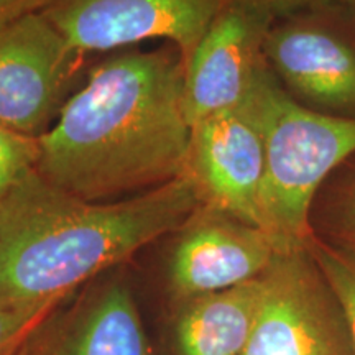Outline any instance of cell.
<instances>
[{
    "mask_svg": "<svg viewBox=\"0 0 355 355\" xmlns=\"http://www.w3.org/2000/svg\"><path fill=\"white\" fill-rule=\"evenodd\" d=\"M277 21L259 0H224L186 63L191 125L250 97L270 69L265 44Z\"/></svg>",
    "mask_w": 355,
    "mask_h": 355,
    "instance_id": "52a82bcc",
    "label": "cell"
},
{
    "mask_svg": "<svg viewBox=\"0 0 355 355\" xmlns=\"http://www.w3.org/2000/svg\"><path fill=\"white\" fill-rule=\"evenodd\" d=\"M311 229L319 241L355 257V155L319 191Z\"/></svg>",
    "mask_w": 355,
    "mask_h": 355,
    "instance_id": "4fadbf2b",
    "label": "cell"
},
{
    "mask_svg": "<svg viewBox=\"0 0 355 355\" xmlns=\"http://www.w3.org/2000/svg\"><path fill=\"white\" fill-rule=\"evenodd\" d=\"M202 204L188 171L119 201H87L28 173L0 204V303L38 308L69 298Z\"/></svg>",
    "mask_w": 355,
    "mask_h": 355,
    "instance_id": "7a4b0ae2",
    "label": "cell"
},
{
    "mask_svg": "<svg viewBox=\"0 0 355 355\" xmlns=\"http://www.w3.org/2000/svg\"><path fill=\"white\" fill-rule=\"evenodd\" d=\"M84 58L42 12L0 28V123L40 139L74 94Z\"/></svg>",
    "mask_w": 355,
    "mask_h": 355,
    "instance_id": "8992f818",
    "label": "cell"
},
{
    "mask_svg": "<svg viewBox=\"0 0 355 355\" xmlns=\"http://www.w3.org/2000/svg\"><path fill=\"white\" fill-rule=\"evenodd\" d=\"M224 0H48L42 13L83 55L166 40L184 66Z\"/></svg>",
    "mask_w": 355,
    "mask_h": 355,
    "instance_id": "ba28073f",
    "label": "cell"
},
{
    "mask_svg": "<svg viewBox=\"0 0 355 355\" xmlns=\"http://www.w3.org/2000/svg\"><path fill=\"white\" fill-rule=\"evenodd\" d=\"M186 66L175 46L123 51L89 71L50 130L37 171L87 201H119L189 171Z\"/></svg>",
    "mask_w": 355,
    "mask_h": 355,
    "instance_id": "6da1fadb",
    "label": "cell"
},
{
    "mask_svg": "<svg viewBox=\"0 0 355 355\" xmlns=\"http://www.w3.org/2000/svg\"><path fill=\"white\" fill-rule=\"evenodd\" d=\"M24 355H152V347L127 279L109 275L58 304Z\"/></svg>",
    "mask_w": 355,
    "mask_h": 355,
    "instance_id": "8fae6325",
    "label": "cell"
},
{
    "mask_svg": "<svg viewBox=\"0 0 355 355\" xmlns=\"http://www.w3.org/2000/svg\"><path fill=\"white\" fill-rule=\"evenodd\" d=\"M261 275L243 285L173 304V355H242L261 303Z\"/></svg>",
    "mask_w": 355,
    "mask_h": 355,
    "instance_id": "7c38bea8",
    "label": "cell"
},
{
    "mask_svg": "<svg viewBox=\"0 0 355 355\" xmlns=\"http://www.w3.org/2000/svg\"><path fill=\"white\" fill-rule=\"evenodd\" d=\"M242 355H355L344 308L309 247L278 252Z\"/></svg>",
    "mask_w": 355,
    "mask_h": 355,
    "instance_id": "277c9868",
    "label": "cell"
},
{
    "mask_svg": "<svg viewBox=\"0 0 355 355\" xmlns=\"http://www.w3.org/2000/svg\"><path fill=\"white\" fill-rule=\"evenodd\" d=\"M48 0H0V28L12 21L42 12Z\"/></svg>",
    "mask_w": 355,
    "mask_h": 355,
    "instance_id": "ac0fdd59",
    "label": "cell"
},
{
    "mask_svg": "<svg viewBox=\"0 0 355 355\" xmlns=\"http://www.w3.org/2000/svg\"><path fill=\"white\" fill-rule=\"evenodd\" d=\"M40 141L0 123V204L24 178L37 168Z\"/></svg>",
    "mask_w": 355,
    "mask_h": 355,
    "instance_id": "9a60e30c",
    "label": "cell"
},
{
    "mask_svg": "<svg viewBox=\"0 0 355 355\" xmlns=\"http://www.w3.org/2000/svg\"><path fill=\"white\" fill-rule=\"evenodd\" d=\"M265 140L260 224L278 250L308 245L311 212L326 181L355 155V119L300 104L268 69L257 84Z\"/></svg>",
    "mask_w": 355,
    "mask_h": 355,
    "instance_id": "3957f363",
    "label": "cell"
},
{
    "mask_svg": "<svg viewBox=\"0 0 355 355\" xmlns=\"http://www.w3.org/2000/svg\"><path fill=\"white\" fill-rule=\"evenodd\" d=\"M259 2L268 7L278 20L306 10H313V8L340 6L343 0H259Z\"/></svg>",
    "mask_w": 355,
    "mask_h": 355,
    "instance_id": "e0dca14e",
    "label": "cell"
},
{
    "mask_svg": "<svg viewBox=\"0 0 355 355\" xmlns=\"http://www.w3.org/2000/svg\"><path fill=\"white\" fill-rule=\"evenodd\" d=\"M254 89L235 107L220 110L193 127L189 173L202 204L260 224L265 175V140Z\"/></svg>",
    "mask_w": 355,
    "mask_h": 355,
    "instance_id": "30bf717a",
    "label": "cell"
},
{
    "mask_svg": "<svg viewBox=\"0 0 355 355\" xmlns=\"http://www.w3.org/2000/svg\"><path fill=\"white\" fill-rule=\"evenodd\" d=\"M340 6L347 7V8H350V10L355 12V0H343V3H340Z\"/></svg>",
    "mask_w": 355,
    "mask_h": 355,
    "instance_id": "d6986e66",
    "label": "cell"
},
{
    "mask_svg": "<svg viewBox=\"0 0 355 355\" xmlns=\"http://www.w3.org/2000/svg\"><path fill=\"white\" fill-rule=\"evenodd\" d=\"M266 63L288 94L316 112L355 119V12L313 8L278 19Z\"/></svg>",
    "mask_w": 355,
    "mask_h": 355,
    "instance_id": "5b68a950",
    "label": "cell"
},
{
    "mask_svg": "<svg viewBox=\"0 0 355 355\" xmlns=\"http://www.w3.org/2000/svg\"><path fill=\"white\" fill-rule=\"evenodd\" d=\"M308 247L343 304L355 345V257L327 245L314 235Z\"/></svg>",
    "mask_w": 355,
    "mask_h": 355,
    "instance_id": "5bb4252c",
    "label": "cell"
},
{
    "mask_svg": "<svg viewBox=\"0 0 355 355\" xmlns=\"http://www.w3.org/2000/svg\"><path fill=\"white\" fill-rule=\"evenodd\" d=\"M176 235L166 268L173 304L252 282L279 252L263 229L209 204H201Z\"/></svg>",
    "mask_w": 355,
    "mask_h": 355,
    "instance_id": "9c48e42d",
    "label": "cell"
},
{
    "mask_svg": "<svg viewBox=\"0 0 355 355\" xmlns=\"http://www.w3.org/2000/svg\"><path fill=\"white\" fill-rule=\"evenodd\" d=\"M63 301L38 308L0 303V355H24L25 344L35 327Z\"/></svg>",
    "mask_w": 355,
    "mask_h": 355,
    "instance_id": "2e32d148",
    "label": "cell"
}]
</instances>
